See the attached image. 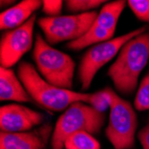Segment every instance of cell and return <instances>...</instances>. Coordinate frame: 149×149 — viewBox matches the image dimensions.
<instances>
[{"label":"cell","mask_w":149,"mask_h":149,"mask_svg":"<svg viewBox=\"0 0 149 149\" xmlns=\"http://www.w3.org/2000/svg\"><path fill=\"white\" fill-rule=\"evenodd\" d=\"M127 5L139 20L149 23V0H129Z\"/></svg>","instance_id":"ac0fdd59"},{"label":"cell","mask_w":149,"mask_h":149,"mask_svg":"<svg viewBox=\"0 0 149 149\" xmlns=\"http://www.w3.org/2000/svg\"><path fill=\"white\" fill-rule=\"evenodd\" d=\"M109 121L105 136L114 149H131L135 145L138 117L131 104L119 97L112 88Z\"/></svg>","instance_id":"5b68a950"},{"label":"cell","mask_w":149,"mask_h":149,"mask_svg":"<svg viewBox=\"0 0 149 149\" xmlns=\"http://www.w3.org/2000/svg\"><path fill=\"white\" fill-rule=\"evenodd\" d=\"M105 120L104 113H99L83 102L70 105L57 120L51 137L52 149L64 148V142L71 135L86 131L91 135L100 133Z\"/></svg>","instance_id":"277c9868"},{"label":"cell","mask_w":149,"mask_h":149,"mask_svg":"<svg viewBox=\"0 0 149 149\" xmlns=\"http://www.w3.org/2000/svg\"><path fill=\"white\" fill-rule=\"evenodd\" d=\"M0 100L19 103L34 102L13 70L3 66L0 68Z\"/></svg>","instance_id":"4fadbf2b"},{"label":"cell","mask_w":149,"mask_h":149,"mask_svg":"<svg viewBox=\"0 0 149 149\" xmlns=\"http://www.w3.org/2000/svg\"><path fill=\"white\" fill-rule=\"evenodd\" d=\"M63 1L61 0H44L42 3V12L48 17L60 16L63 9Z\"/></svg>","instance_id":"d6986e66"},{"label":"cell","mask_w":149,"mask_h":149,"mask_svg":"<svg viewBox=\"0 0 149 149\" xmlns=\"http://www.w3.org/2000/svg\"><path fill=\"white\" fill-rule=\"evenodd\" d=\"M51 124H44L31 131L0 133V149H45L53 134Z\"/></svg>","instance_id":"8fae6325"},{"label":"cell","mask_w":149,"mask_h":149,"mask_svg":"<svg viewBox=\"0 0 149 149\" xmlns=\"http://www.w3.org/2000/svg\"><path fill=\"white\" fill-rule=\"evenodd\" d=\"M32 57L37 71L48 83L72 90L75 62L67 54L52 47L40 33L36 34Z\"/></svg>","instance_id":"3957f363"},{"label":"cell","mask_w":149,"mask_h":149,"mask_svg":"<svg viewBox=\"0 0 149 149\" xmlns=\"http://www.w3.org/2000/svg\"><path fill=\"white\" fill-rule=\"evenodd\" d=\"M149 60V33L144 32L128 41L108 69L114 88L123 95H131L137 88L139 77Z\"/></svg>","instance_id":"6da1fadb"},{"label":"cell","mask_w":149,"mask_h":149,"mask_svg":"<svg viewBox=\"0 0 149 149\" xmlns=\"http://www.w3.org/2000/svg\"><path fill=\"white\" fill-rule=\"evenodd\" d=\"M146 31V27L144 26L123 36L92 46L84 54L79 65L78 78L81 84V89H88L94 77L102 67L113 60L128 41L143 34Z\"/></svg>","instance_id":"8992f818"},{"label":"cell","mask_w":149,"mask_h":149,"mask_svg":"<svg viewBox=\"0 0 149 149\" xmlns=\"http://www.w3.org/2000/svg\"><path fill=\"white\" fill-rule=\"evenodd\" d=\"M126 4L127 2L124 0H117L104 4L88 31L80 38L68 42L66 47L79 51L89 46L113 39L118 21Z\"/></svg>","instance_id":"ba28073f"},{"label":"cell","mask_w":149,"mask_h":149,"mask_svg":"<svg viewBox=\"0 0 149 149\" xmlns=\"http://www.w3.org/2000/svg\"><path fill=\"white\" fill-rule=\"evenodd\" d=\"M17 76L33 101L51 112H64L76 102H88L90 94L57 88L45 80L35 67L28 62H21Z\"/></svg>","instance_id":"7a4b0ae2"},{"label":"cell","mask_w":149,"mask_h":149,"mask_svg":"<svg viewBox=\"0 0 149 149\" xmlns=\"http://www.w3.org/2000/svg\"><path fill=\"white\" fill-rule=\"evenodd\" d=\"M37 15H33L24 24L3 33L0 41V63L5 68L15 65L33 46V30Z\"/></svg>","instance_id":"9c48e42d"},{"label":"cell","mask_w":149,"mask_h":149,"mask_svg":"<svg viewBox=\"0 0 149 149\" xmlns=\"http://www.w3.org/2000/svg\"><path fill=\"white\" fill-rule=\"evenodd\" d=\"M134 107L138 111L149 110V72L143 78L134 100Z\"/></svg>","instance_id":"e0dca14e"},{"label":"cell","mask_w":149,"mask_h":149,"mask_svg":"<svg viewBox=\"0 0 149 149\" xmlns=\"http://www.w3.org/2000/svg\"><path fill=\"white\" fill-rule=\"evenodd\" d=\"M138 139L143 149H149V123L139 131Z\"/></svg>","instance_id":"ffe728a7"},{"label":"cell","mask_w":149,"mask_h":149,"mask_svg":"<svg viewBox=\"0 0 149 149\" xmlns=\"http://www.w3.org/2000/svg\"><path fill=\"white\" fill-rule=\"evenodd\" d=\"M97 15V12L92 11L80 15L42 17L37 22L45 35L46 41L49 45H56L63 41L72 42L84 36Z\"/></svg>","instance_id":"52a82bcc"},{"label":"cell","mask_w":149,"mask_h":149,"mask_svg":"<svg viewBox=\"0 0 149 149\" xmlns=\"http://www.w3.org/2000/svg\"><path fill=\"white\" fill-rule=\"evenodd\" d=\"M104 0H67L65 1V8L68 13L73 15H80L92 12L91 10L99 7L105 4Z\"/></svg>","instance_id":"9a60e30c"},{"label":"cell","mask_w":149,"mask_h":149,"mask_svg":"<svg viewBox=\"0 0 149 149\" xmlns=\"http://www.w3.org/2000/svg\"><path fill=\"white\" fill-rule=\"evenodd\" d=\"M43 1L23 0L0 13V29L15 30L24 24L40 8Z\"/></svg>","instance_id":"7c38bea8"},{"label":"cell","mask_w":149,"mask_h":149,"mask_svg":"<svg viewBox=\"0 0 149 149\" xmlns=\"http://www.w3.org/2000/svg\"><path fill=\"white\" fill-rule=\"evenodd\" d=\"M45 115L26 106L10 104L0 108V130L3 132H26L41 125Z\"/></svg>","instance_id":"30bf717a"},{"label":"cell","mask_w":149,"mask_h":149,"mask_svg":"<svg viewBox=\"0 0 149 149\" xmlns=\"http://www.w3.org/2000/svg\"><path fill=\"white\" fill-rule=\"evenodd\" d=\"M110 88H104L102 90L90 94L88 104L95 110L104 113L107 110H110L111 106V94Z\"/></svg>","instance_id":"2e32d148"},{"label":"cell","mask_w":149,"mask_h":149,"mask_svg":"<svg viewBox=\"0 0 149 149\" xmlns=\"http://www.w3.org/2000/svg\"><path fill=\"white\" fill-rule=\"evenodd\" d=\"M13 3H15V1H4V0H2V1H0V5H1V6L3 7L4 6H9V5H12Z\"/></svg>","instance_id":"44dd1931"},{"label":"cell","mask_w":149,"mask_h":149,"mask_svg":"<svg viewBox=\"0 0 149 149\" xmlns=\"http://www.w3.org/2000/svg\"><path fill=\"white\" fill-rule=\"evenodd\" d=\"M65 149H101L100 143L86 131L73 133L64 142Z\"/></svg>","instance_id":"5bb4252c"}]
</instances>
